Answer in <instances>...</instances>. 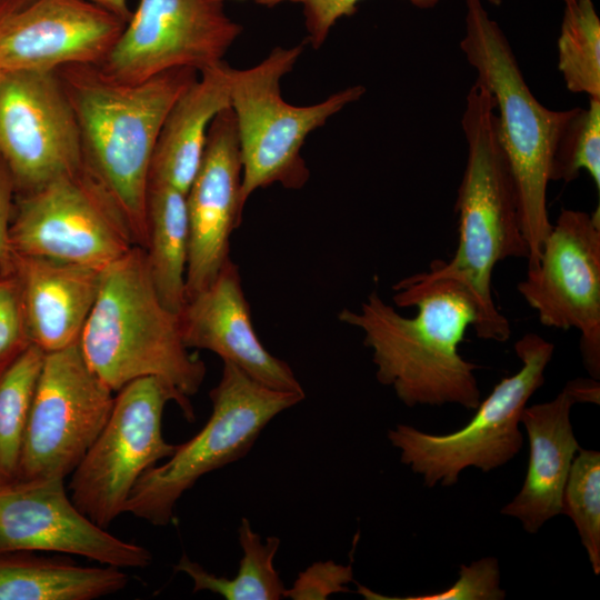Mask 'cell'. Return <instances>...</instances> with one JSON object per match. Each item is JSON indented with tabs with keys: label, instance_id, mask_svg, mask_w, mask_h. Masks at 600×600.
I'll return each mask as SVG.
<instances>
[{
	"label": "cell",
	"instance_id": "1",
	"mask_svg": "<svg viewBox=\"0 0 600 600\" xmlns=\"http://www.w3.org/2000/svg\"><path fill=\"white\" fill-rule=\"evenodd\" d=\"M398 307H416L404 317L372 291L358 311L342 309L338 319L363 332L372 351L378 381L391 387L408 407L456 403L476 410L481 401L474 376L479 367L464 360L458 346L474 326L469 292L450 279L410 276L393 286Z\"/></svg>",
	"mask_w": 600,
	"mask_h": 600
},
{
	"label": "cell",
	"instance_id": "2",
	"mask_svg": "<svg viewBox=\"0 0 600 600\" xmlns=\"http://www.w3.org/2000/svg\"><path fill=\"white\" fill-rule=\"evenodd\" d=\"M56 73L78 121L84 169L117 207L134 244L144 249L158 137L171 106L199 72L174 68L137 83L116 81L96 64H70Z\"/></svg>",
	"mask_w": 600,
	"mask_h": 600
},
{
	"label": "cell",
	"instance_id": "3",
	"mask_svg": "<svg viewBox=\"0 0 600 600\" xmlns=\"http://www.w3.org/2000/svg\"><path fill=\"white\" fill-rule=\"evenodd\" d=\"M461 124L467 141V162L458 189V244L449 261L436 260L420 280L450 279L471 296L477 311L478 338L504 342L510 338L508 319L492 297L494 266L508 258L528 259L518 196L503 151L494 100L480 81L470 88Z\"/></svg>",
	"mask_w": 600,
	"mask_h": 600
},
{
	"label": "cell",
	"instance_id": "4",
	"mask_svg": "<svg viewBox=\"0 0 600 600\" xmlns=\"http://www.w3.org/2000/svg\"><path fill=\"white\" fill-rule=\"evenodd\" d=\"M79 346L113 392L136 379L157 377L190 399L206 377L204 362L182 341L178 313L158 297L144 249L138 246L102 270Z\"/></svg>",
	"mask_w": 600,
	"mask_h": 600
},
{
	"label": "cell",
	"instance_id": "5",
	"mask_svg": "<svg viewBox=\"0 0 600 600\" xmlns=\"http://www.w3.org/2000/svg\"><path fill=\"white\" fill-rule=\"evenodd\" d=\"M464 2L466 32L460 48L477 71V80L494 100L499 137L514 181L531 268L552 228L547 188L554 150L573 108L559 111L544 107L531 92L506 34L481 0Z\"/></svg>",
	"mask_w": 600,
	"mask_h": 600
},
{
	"label": "cell",
	"instance_id": "6",
	"mask_svg": "<svg viewBox=\"0 0 600 600\" xmlns=\"http://www.w3.org/2000/svg\"><path fill=\"white\" fill-rule=\"evenodd\" d=\"M303 49L304 42L291 48L276 47L253 67L229 69L230 108L242 161L243 209L258 189L274 183L287 189L302 188L310 178L301 156L307 137L366 92L358 84L311 106L298 107L284 101L280 80L293 69Z\"/></svg>",
	"mask_w": 600,
	"mask_h": 600
},
{
	"label": "cell",
	"instance_id": "7",
	"mask_svg": "<svg viewBox=\"0 0 600 600\" xmlns=\"http://www.w3.org/2000/svg\"><path fill=\"white\" fill-rule=\"evenodd\" d=\"M209 396L212 412L207 423L178 444L167 462L138 479L124 512L167 526L178 500L202 476L243 458L277 414L304 399V392L272 389L229 362H223L220 381Z\"/></svg>",
	"mask_w": 600,
	"mask_h": 600
},
{
	"label": "cell",
	"instance_id": "8",
	"mask_svg": "<svg viewBox=\"0 0 600 600\" xmlns=\"http://www.w3.org/2000/svg\"><path fill=\"white\" fill-rule=\"evenodd\" d=\"M553 350V343L538 333L522 336L514 344L520 370L501 379L480 401L471 420L452 433L430 434L407 424L390 429L388 439L401 451V462L422 476L430 488L456 484L469 467L489 472L508 463L523 444L521 413L544 383Z\"/></svg>",
	"mask_w": 600,
	"mask_h": 600
},
{
	"label": "cell",
	"instance_id": "9",
	"mask_svg": "<svg viewBox=\"0 0 600 600\" xmlns=\"http://www.w3.org/2000/svg\"><path fill=\"white\" fill-rule=\"evenodd\" d=\"M169 401L194 421L190 399L157 377L136 379L114 396L108 421L71 473L70 498L96 524L107 528L124 512L138 479L178 444L162 434V416Z\"/></svg>",
	"mask_w": 600,
	"mask_h": 600
},
{
	"label": "cell",
	"instance_id": "10",
	"mask_svg": "<svg viewBox=\"0 0 600 600\" xmlns=\"http://www.w3.org/2000/svg\"><path fill=\"white\" fill-rule=\"evenodd\" d=\"M134 246L117 207L84 167L14 196L10 251L103 270Z\"/></svg>",
	"mask_w": 600,
	"mask_h": 600
},
{
	"label": "cell",
	"instance_id": "11",
	"mask_svg": "<svg viewBox=\"0 0 600 600\" xmlns=\"http://www.w3.org/2000/svg\"><path fill=\"white\" fill-rule=\"evenodd\" d=\"M113 391L91 370L79 341L44 354L20 460L19 481L64 479L109 419Z\"/></svg>",
	"mask_w": 600,
	"mask_h": 600
},
{
	"label": "cell",
	"instance_id": "12",
	"mask_svg": "<svg viewBox=\"0 0 600 600\" xmlns=\"http://www.w3.org/2000/svg\"><path fill=\"white\" fill-rule=\"evenodd\" d=\"M540 323L580 332L590 377L600 378V212L562 209L537 263L517 286Z\"/></svg>",
	"mask_w": 600,
	"mask_h": 600
},
{
	"label": "cell",
	"instance_id": "13",
	"mask_svg": "<svg viewBox=\"0 0 600 600\" xmlns=\"http://www.w3.org/2000/svg\"><path fill=\"white\" fill-rule=\"evenodd\" d=\"M227 0H140L104 60L109 78L137 83L174 68L199 73L223 61L242 32Z\"/></svg>",
	"mask_w": 600,
	"mask_h": 600
},
{
	"label": "cell",
	"instance_id": "14",
	"mask_svg": "<svg viewBox=\"0 0 600 600\" xmlns=\"http://www.w3.org/2000/svg\"><path fill=\"white\" fill-rule=\"evenodd\" d=\"M0 159L16 196L83 169L78 121L56 71L3 73Z\"/></svg>",
	"mask_w": 600,
	"mask_h": 600
},
{
	"label": "cell",
	"instance_id": "15",
	"mask_svg": "<svg viewBox=\"0 0 600 600\" xmlns=\"http://www.w3.org/2000/svg\"><path fill=\"white\" fill-rule=\"evenodd\" d=\"M51 551L117 568H144L146 548L96 524L72 502L64 479L18 481L0 489V553Z\"/></svg>",
	"mask_w": 600,
	"mask_h": 600
},
{
	"label": "cell",
	"instance_id": "16",
	"mask_svg": "<svg viewBox=\"0 0 600 600\" xmlns=\"http://www.w3.org/2000/svg\"><path fill=\"white\" fill-rule=\"evenodd\" d=\"M126 22L88 0H33L0 14V72L100 64Z\"/></svg>",
	"mask_w": 600,
	"mask_h": 600
},
{
	"label": "cell",
	"instance_id": "17",
	"mask_svg": "<svg viewBox=\"0 0 600 600\" xmlns=\"http://www.w3.org/2000/svg\"><path fill=\"white\" fill-rule=\"evenodd\" d=\"M242 161L236 118L226 108L212 120L200 167L186 194L189 253L187 299L206 289L229 257L230 237L240 224ZM187 301V300H186Z\"/></svg>",
	"mask_w": 600,
	"mask_h": 600
},
{
	"label": "cell",
	"instance_id": "18",
	"mask_svg": "<svg viewBox=\"0 0 600 600\" xmlns=\"http://www.w3.org/2000/svg\"><path fill=\"white\" fill-rule=\"evenodd\" d=\"M178 318L188 349L209 350L272 389L304 392L289 364L259 340L239 268L230 258L206 289L187 299Z\"/></svg>",
	"mask_w": 600,
	"mask_h": 600
},
{
	"label": "cell",
	"instance_id": "19",
	"mask_svg": "<svg viewBox=\"0 0 600 600\" xmlns=\"http://www.w3.org/2000/svg\"><path fill=\"white\" fill-rule=\"evenodd\" d=\"M599 381L574 379L548 402L524 407L520 423L529 439V463L518 494L501 513L518 519L528 533H537L562 511V494L576 453L580 450L570 422L578 402L599 404Z\"/></svg>",
	"mask_w": 600,
	"mask_h": 600
},
{
	"label": "cell",
	"instance_id": "20",
	"mask_svg": "<svg viewBox=\"0 0 600 600\" xmlns=\"http://www.w3.org/2000/svg\"><path fill=\"white\" fill-rule=\"evenodd\" d=\"M0 270L18 283L32 344L48 353L79 341L102 270L13 251Z\"/></svg>",
	"mask_w": 600,
	"mask_h": 600
},
{
	"label": "cell",
	"instance_id": "21",
	"mask_svg": "<svg viewBox=\"0 0 600 600\" xmlns=\"http://www.w3.org/2000/svg\"><path fill=\"white\" fill-rule=\"evenodd\" d=\"M230 66L221 61L200 72L173 102L154 148L149 182L188 192L200 167L209 127L230 107Z\"/></svg>",
	"mask_w": 600,
	"mask_h": 600
},
{
	"label": "cell",
	"instance_id": "22",
	"mask_svg": "<svg viewBox=\"0 0 600 600\" xmlns=\"http://www.w3.org/2000/svg\"><path fill=\"white\" fill-rule=\"evenodd\" d=\"M127 583L113 566L86 567L33 551L0 553V600H92Z\"/></svg>",
	"mask_w": 600,
	"mask_h": 600
},
{
	"label": "cell",
	"instance_id": "23",
	"mask_svg": "<svg viewBox=\"0 0 600 600\" xmlns=\"http://www.w3.org/2000/svg\"><path fill=\"white\" fill-rule=\"evenodd\" d=\"M147 266L161 302L179 313L186 303V272L189 253L187 197L161 182L148 187Z\"/></svg>",
	"mask_w": 600,
	"mask_h": 600
},
{
	"label": "cell",
	"instance_id": "24",
	"mask_svg": "<svg viewBox=\"0 0 600 600\" xmlns=\"http://www.w3.org/2000/svg\"><path fill=\"white\" fill-rule=\"evenodd\" d=\"M238 539L243 556L237 576L231 579L207 571L187 554H182L174 569L192 580L194 592L211 591L227 600H278L284 597V584L273 567L280 539L271 536L262 542L247 518L241 519Z\"/></svg>",
	"mask_w": 600,
	"mask_h": 600
},
{
	"label": "cell",
	"instance_id": "25",
	"mask_svg": "<svg viewBox=\"0 0 600 600\" xmlns=\"http://www.w3.org/2000/svg\"><path fill=\"white\" fill-rule=\"evenodd\" d=\"M44 354L31 344L0 377V489L19 481L30 407Z\"/></svg>",
	"mask_w": 600,
	"mask_h": 600
},
{
	"label": "cell",
	"instance_id": "26",
	"mask_svg": "<svg viewBox=\"0 0 600 600\" xmlns=\"http://www.w3.org/2000/svg\"><path fill=\"white\" fill-rule=\"evenodd\" d=\"M558 68L569 91L600 98V19L592 0L566 3Z\"/></svg>",
	"mask_w": 600,
	"mask_h": 600
},
{
	"label": "cell",
	"instance_id": "27",
	"mask_svg": "<svg viewBox=\"0 0 600 600\" xmlns=\"http://www.w3.org/2000/svg\"><path fill=\"white\" fill-rule=\"evenodd\" d=\"M562 514L578 531L594 574L600 573V452L580 448L562 494Z\"/></svg>",
	"mask_w": 600,
	"mask_h": 600
},
{
	"label": "cell",
	"instance_id": "28",
	"mask_svg": "<svg viewBox=\"0 0 600 600\" xmlns=\"http://www.w3.org/2000/svg\"><path fill=\"white\" fill-rule=\"evenodd\" d=\"M586 170L600 190V98L573 108L554 150L550 180L570 182Z\"/></svg>",
	"mask_w": 600,
	"mask_h": 600
},
{
	"label": "cell",
	"instance_id": "29",
	"mask_svg": "<svg viewBox=\"0 0 600 600\" xmlns=\"http://www.w3.org/2000/svg\"><path fill=\"white\" fill-rule=\"evenodd\" d=\"M358 593L366 599L388 600H503L506 591L500 587L499 562L493 557H486L460 566L458 580L448 589L409 597H384L367 587L359 586Z\"/></svg>",
	"mask_w": 600,
	"mask_h": 600
},
{
	"label": "cell",
	"instance_id": "30",
	"mask_svg": "<svg viewBox=\"0 0 600 600\" xmlns=\"http://www.w3.org/2000/svg\"><path fill=\"white\" fill-rule=\"evenodd\" d=\"M31 344L18 283L0 270V377Z\"/></svg>",
	"mask_w": 600,
	"mask_h": 600
},
{
	"label": "cell",
	"instance_id": "31",
	"mask_svg": "<svg viewBox=\"0 0 600 600\" xmlns=\"http://www.w3.org/2000/svg\"><path fill=\"white\" fill-rule=\"evenodd\" d=\"M244 1V0H242ZM264 7H276L283 2L302 6L304 24L308 32L307 41L319 49L327 40L330 29L342 17H350L358 10L361 0H249ZM420 9L436 7L442 0H408Z\"/></svg>",
	"mask_w": 600,
	"mask_h": 600
},
{
	"label": "cell",
	"instance_id": "32",
	"mask_svg": "<svg viewBox=\"0 0 600 600\" xmlns=\"http://www.w3.org/2000/svg\"><path fill=\"white\" fill-rule=\"evenodd\" d=\"M352 580L351 566H341L333 561L316 562L299 574L291 589H286L284 597L326 599L331 593L349 591L344 586Z\"/></svg>",
	"mask_w": 600,
	"mask_h": 600
},
{
	"label": "cell",
	"instance_id": "33",
	"mask_svg": "<svg viewBox=\"0 0 600 600\" xmlns=\"http://www.w3.org/2000/svg\"><path fill=\"white\" fill-rule=\"evenodd\" d=\"M14 186L8 168L0 159V263L10 254L9 228L13 211Z\"/></svg>",
	"mask_w": 600,
	"mask_h": 600
},
{
	"label": "cell",
	"instance_id": "34",
	"mask_svg": "<svg viewBox=\"0 0 600 600\" xmlns=\"http://www.w3.org/2000/svg\"><path fill=\"white\" fill-rule=\"evenodd\" d=\"M88 1L111 12L112 14L123 20L126 23L128 22L132 13L128 7L127 0H88Z\"/></svg>",
	"mask_w": 600,
	"mask_h": 600
},
{
	"label": "cell",
	"instance_id": "35",
	"mask_svg": "<svg viewBox=\"0 0 600 600\" xmlns=\"http://www.w3.org/2000/svg\"><path fill=\"white\" fill-rule=\"evenodd\" d=\"M33 0H0V14L16 11Z\"/></svg>",
	"mask_w": 600,
	"mask_h": 600
},
{
	"label": "cell",
	"instance_id": "36",
	"mask_svg": "<svg viewBox=\"0 0 600 600\" xmlns=\"http://www.w3.org/2000/svg\"><path fill=\"white\" fill-rule=\"evenodd\" d=\"M487 1L493 6H500L502 3V0H487Z\"/></svg>",
	"mask_w": 600,
	"mask_h": 600
},
{
	"label": "cell",
	"instance_id": "37",
	"mask_svg": "<svg viewBox=\"0 0 600 600\" xmlns=\"http://www.w3.org/2000/svg\"><path fill=\"white\" fill-rule=\"evenodd\" d=\"M563 1H564V4H566V3L573 2L574 0H563Z\"/></svg>",
	"mask_w": 600,
	"mask_h": 600
},
{
	"label": "cell",
	"instance_id": "38",
	"mask_svg": "<svg viewBox=\"0 0 600 600\" xmlns=\"http://www.w3.org/2000/svg\"><path fill=\"white\" fill-rule=\"evenodd\" d=\"M2 76H3V73L0 72V82H1Z\"/></svg>",
	"mask_w": 600,
	"mask_h": 600
}]
</instances>
